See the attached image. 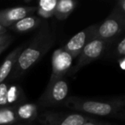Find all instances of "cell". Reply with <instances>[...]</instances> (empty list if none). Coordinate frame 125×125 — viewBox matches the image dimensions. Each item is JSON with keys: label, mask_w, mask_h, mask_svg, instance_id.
<instances>
[{"label": "cell", "mask_w": 125, "mask_h": 125, "mask_svg": "<svg viewBox=\"0 0 125 125\" xmlns=\"http://www.w3.org/2000/svg\"><path fill=\"white\" fill-rule=\"evenodd\" d=\"M56 40V33L47 21H43L29 45L20 53L9 76V82L17 80L48 52Z\"/></svg>", "instance_id": "cell-1"}, {"label": "cell", "mask_w": 125, "mask_h": 125, "mask_svg": "<svg viewBox=\"0 0 125 125\" xmlns=\"http://www.w3.org/2000/svg\"><path fill=\"white\" fill-rule=\"evenodd\" d=\"M64 106L87 116L123 118L125 115L124 96L105 99L70 96Z\"/></svg>", "instance_id": "cell-2"}, {"label": "cell", "mask_w": 125, "mask_h": 125, "mask_svg": "<svg viewBox=\"0 0 125 125\" xmlns=\"http://www.w3.org/2000/svg\"><path fill=\"white\" fill-rule=\"evenodd\" d=\"M70 98V86L65 78L48 83L45 92L36 103L40 111L47 108L64 106Z\"/></svg>", "instance_id": "cell-3"}, {"label": "cell", "mask_w": 125, "mask_h": 125, "mask_svg": "<svg viewBox=\"0 0 125 125\" xmlns=\"http://www.w3.org/2000/svg\"><path fill=\"white\" fill-rule=\"evenodd\" d=\"M124 28L125 14L122 13L114 6L104 21L100 24H98L95 39H100L112 44L118 37L123 34Z\"/></svg>", "instance_id": "cell-4"}, {"label": "cell", "mask_w": 125, "mask_h": 125, "mask_svg": "<svg viewBox=\"0 0 125 125\" xmlns=\"http://www.w3.org/2000/svg\"><path fill=\"white\" fill-rule=\"evenodd\" d=\"M37 119L42 125H82L93 117L80 112L42 110L39 112Z\"/></svg>", "instance_id": "cell-5"}, {"label": "cell", "mask_w": 125, "mask_h": 125, "mask_svg": "<svg viewBox=\"0 0 125 125\" xmlns=\"http://www.w3.org/2000/svg\"><path fill=\"white\" fill-rule=\"evenodd\" d=\"M111 44L100 39H94L80 52L76 57L77 62L75 66L70 69L67 75H74L84 66L102 57L109 49Z\"/></svg>", "instance_id": "cell-6"}, {"label": "cell", "mask_w": 125, "mask_h": 125, "mask_svg": "<svg viewBox=\"0 0 125 125\" xmlns=\"http://www.w3.org/2000/svg\"><path fill=\"white\" fill-rule=\"evenodd\" d=\"M98 24H93L91 26L82 30L75 34L66 44L61 48L71 55L74 59L79 56L82 50L94 39H95V33Z\"/></svg>", "instance_id": "cell-7"}, {"label": "cell", "mask_w": 125, "mask_h": 125, "mask_svg": "<svg viewBox=\"0 0 125 125\" xmlns=\"http://www.w3.org/2000/svg\"><path fill=\"white\" fill-rule=\"evenodd\" d=\"M74 58L70 54L62 48L56 50L52 54V74L48 83L55 82L59 79L65 78L70 69L72 68Z\"/></svg>", "instance_id": "cell-8"}, {"label": "cell", "mask_w": 125, "mask_h": 125, "mask_svg": "<svg viewBox=\"0 0 125 125\" xmlns=\"http://www.w3.org/2000/svg\"><path fill=\"white\" fill-rule=\"evenodd\" d=\"M26 101L24 91L18 84L4 82L0 84V108L14 106Z\"/></svg>", "instance_id": "cell-9"}, {"label": "cell", "mask_w": 125, "mask_h": 125, "mask_svg": "<svg viewBox=\"0 0 125 125\" xmlns=\"http://www.w3.org/2000/svg\"><path fill=\"white\" fill-rule=\"evenodd\" d=\"M36 11L33 6H16L0 11V24L5 28H10L14 23Z\"/></svg>", "instance_id": "cell-10"}, {"label": "cell", "mask_w": 125, "mask_h": 125, "mask_svg": "<svg viewBox=\"0 0 125 125\" xmlns=\"http://www.w3.org/2000/svg\"><path fill=\"white\" fill-rule=\"evenodd\" d=\"M16 112L21 124H28L38 117L40 108L37 104L24 101L16 105Z\"/></svg>", "instance_id": "cell-11"}, {"label": "cell", "mask_w": 125, "mask_h": 125, "mask_svg": "<svg viewBox=\"0 0 125 125\" xmlns=\"http://www.w3.org/2000/svg\"><path fill=\"white\" fill-rule=\"evenodd\" d=\"M25 45H21L16 49L10 52L9 55L4 58V62L0 65V84L5 82V80L10 76L15 64H16V60H17L18 56L21 52V51L24 49Z\"/></svg>", "instance_id": "cell-12"}, {"label": "cell", "mask_w": 125, "mask_h": 125, "mask_svg": "<svg viewBox=\"0 0 125 125\" xmlns=\"http://www.w3.org/2000/svg\"><path fill=\"white\" fill-rule=\"evenodd\" d=\"M42 21L43 20L38 16H28L14 23L10 29L17 33H28L40 28Z\"/></svg>", "instance_id": "cell-13"}, {"label": "cell", "mask_w": 125, "mask_h": 125, "mask_svg": "<svg viewBox=\"0 0 125 125\" xmlns=\"http://www.w3.org/2000/svg\"><path fill=\"white\" fill-rule=\"evenodd\" d=\"M78 3L75 0H57L54 16L58 21H64L75 9Z\"/></svg>", "instance_id": "cell-14"}, {"label": "cell", "mask_w": 125, "mask_h": 125, "mask_svg": "<svg viewBox=\"0 0 125 125\" xmlns=\"http://www.w3.org/2000/svg\"><path fill=\"white\" fill-rule=\"evenodd\" d=\"M21 124L16 116V105L0 108V125Z\"/></svg>", "instance_id": "cell-15"}, {"label": "cell", "mask_w": 125, "mask_h": 125, "mask_svg": "<svg viewBox=\"0 0 125 125\" xmlns=\"http://www.w3.org/2000/svg\"><path fill=\"white\" fill-rule=\"evenodd\" d=\"M57 0H41L39 2V5L36 8V12L40 17L44 19L54 16Z\"/></svg>", "instance_id": "cell-16"}, {"label": "cell", "mask_w": 125, "mask_h": 125, "mask_svg": "<svg viewBox=\"0 0 125 125\" xmlns=\"http://www.w3.org/2000/svg\"><path fill=\"white\" fill-rule=\"evenodd\" d=\"M113 43H115L114 49H113V55L117 60L120 57H125V38L124 35L122 34L118 37Z\"/></svg>", "instance_id": "cell-17"}, {"label": "cell", "mask_w": 125, "mask_h": 125, "mask_svg": "<svg viewBox=\"0 0 125 125\" xmlns=\"http://www.w3.org/2000/svg\"><path fill=\"white\" fill-rule=\"evenodd\" d=\"M82 125H111V124L109 123H106V122H100V121H98V120L94 119V118H93V119L82 123Z\"/></svg>", "instance_id": "cell-18"}, {"label": "cell", "mask_w": 125, "mask_h": 125, "mask_svg": "<svg viewBox=\"0 0 125 125\" xmlns=\"http://www.w3.org/2000/svg\"><path fill=\"white\" fill-rule=\"evenodd\" d=\"M115 7L120 10L122 13H124L125 14V0H118L117 2L116 3V5Z\"/></svg>", "instance_id": "cell-19"}, {"label": "cell", "mask_w": 125, "mask_h": 125, "mask_svg": "<svg viewBox=\"0 0 125 125\" xmlns=\"http://www.w3.org/2000/svg\"><path fill=\"white\" fill-rule=\"evenodd\" d=\"M12 40V37L9 34V33H4V34L0 35V45H3V44L6 43L8 41H10Z\"/></svg>", "instance_id": "cell-20"}, {"label": "cell", "mask_w": 125, "mask_h": 125, "mask_svg": "<svg viewBox=\"0 0 125 125\" xmlns=\"http://www.w3.org/2000/svg\"><path fill=\"white\" fill-rule=\"evenodd\" d=\"M117 63H118L119 68L121 69L122 70H125V57L118 58L117 59Z\"/></svg>", "instance_id": "cell-21"}, {"label": "cell", "mask_w": 125, "mask_h": 125, "mask_svg": "<svg viewBox=\"0 0 125 125\" xmlns=\"http://www.w3.org/2000/svg\"><path fill=\"white\" fill-rule=\"evenodd\" d=\"M11 41H12V40H10V41H8V42H6V43H4V44H3V45H0V54L2 53V52H4V51L5 50V49L7 48L10 45Z\"/></svg>", "instance_id": "cell-22"}, {"label": "cell", "mask_w": 125, "mask_h": 125, "mask_svg": "<svg viewBox=\"0 0 125 125\" xmlns=\"http://www.w3.org/2000/svg\"><path fill=\"white\" fill-rule=\"evenodd\" d=\"M6 32H7V28H5L0 24V35L4 34V33H6Z\"/></svg>", "instance_id": "cell-23"}, {"label": "cell", "mask_w": 125, "mask_h": 125, "mask_svg": "<svg viewBox=\"0 0 125 125\" xmlns=\"http://www.w3.org/2000/svg\"><path fill=\"white\" fill-rule=\"evenodd\" d=\"M17 125H27V124H17Z\"/></svg>", "instance_id": "cell-24"}]
</instances>
